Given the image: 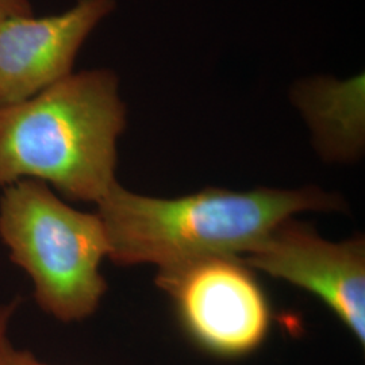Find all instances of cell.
Listing matches in <instances>:
<instances>
[{"label": "cell", "mask_w": 365, "mask_h": 365, "mask_svg": "<svg viewBox=\"0 0 365 365\" xmlns=\"http://www.w3.org/2000/svg\"><path fill=\"white\" fill-rule=\"evenodd\" d=\"M98 205L108 256L118 265L153 264L158 272L214 257L247 256L282 222L307 210L339 209L317 188H206L178 199L138 195L117 184Z\"/></svg>", "instance_id": "obj_1"}, {"label": "cell", "mask_w": 365, "mask_h": 365, "mask_svg": "<svg viewBox=\"0 0 365 365\" xmlns=\"http://www.w3.org/2000/svg\"><path fill=\"white\" fill-rule=\"evenodd\" d=\"M125 129L117 73L72 72L0 107V187L31 179L71 200L99 203L118 184L117 143Z\"/></svg>", "instance_id": "obj_2"}, {"label": "cell", "mask_w": 365, "mask_h": 365, "mask_svg": "<svg viewBox=\"0 0 365 365\" xmlns=\"http://www.w3.org/2000/svg\"><path fill=\"white\" fill-rule=\"evenodd\" d=\"M0 238L45 313L63 322L95 313L107 289L101 264L108 256L98 214L72 209L48 184L25 179L3 188Z\"/></svg>", "instance_id": "obj_3"}, {"label": "cell", "mask_w": 365, "mask_h": 365, "mask_svg": "<svg viewBox=\"0 0 365 365\" xmlns=\"http://www.w3.org/2000/svg\"><path fill=\"white\" fill-rule=\"evenodd\" d=\"M187 336L222 359L255 352L271 327V307L257 279L238 257H214L158 272Z\"/></svg>", "instance_id": "obj_4"}, {"label": "cell", "mask_w": 365, "mask_h": 365, "mask_svg": "<svg viewBox=\"0 0 365 365\" xmlns=\"http://www.w3.org/2000/svg\"><path fill=\"white\" fill-rule=\"evenodd\" d=\"M250 269L286 280L322 300L364 345L365 242H330L288 218L244 256Z\"/></svg>", "instance_id": "obj_5"}, {"label": "cell", "mask_w": 365, "mask_h": 365, "mask_svg": "<svg viewBox=\"0 0 365 365\" xmlns=\"http://www.w3.org/2000/svg\"><path fill=\"white\" fill-rule=\"evenodd\" d=\"M114 10L115 0H78L57 15L6 21L0 26V107L69 76L86 39Z\"/></svg>", "instance_id": "obj_6"}, {"label": "cell", "mask_w": 365, "mask_h": 365, "mask_svg": "<svg viewBox=\"0 0 365 365\" xmlns=\"http://www.w3.org/2000/svg\"><path fill=\"white\" fill-rule=\"evenodd\" d=\"M289 99L312 133L317 153L329 163L351 164L365 148V75L297 78Z\"/></svg>", "instance_id": "obj_7"}, {"label": "cell", "mask_w": 365, "mask_h": 365, "mask_svg": "<svg viewBox=\"0 0 365 365\" xmlns=\"http://www.w3.org/2000/svg\"><path fill=\"white\" fill-rule=\"evenodd\" d=\"M0 365H48L41 363L29 351H18L13 348L10 341L4 344L0 351Z\"/></svg>", "instance_id": "obj_8"}, {"label": "cell", "mask_w": 365, "mask_h": 365, "mask_svg": "<svg viewBox=\"0 0 365 365\" xmlns=\"http://www.w3.org/2000/svg\"><path fill=\"white\" fill-rule=\"evenodd\" d=\"M30 15L33 10L29 0H0V26L11 18Z\"/></svg>", "instance_id": "obj_9"}, {"label": "cell", "mask_w": 365, "mask_h": 365, "mask_svg": "<svg viewBox=\"0 0 365 365\" xmlns=\"http://www.w3.org/2000/svg\"><path fill=\"white\" fill-rule=\"evenodd\" d=\"M16 306H18V300H14L11 303L0 307V351L4 346V344L9 341L7 329H9V324L13 318Z\"/></svg>", "instance_id": "obj_10"}]
</instances>
